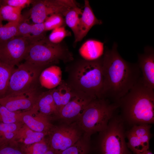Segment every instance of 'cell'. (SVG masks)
I'll use <instances>...</instances> for the list:
<instances>
[{
  "label": "cell",
  "mask_w": 154,
  "mask_h": 154,
  "mask_svg": "<svg viewBox=\"0 0 154 154\" xmlns=\"http://www.w3.org/2000/svg\"><path fill=\"white\" fill-rule=\"evenodd\" d=\"M102 23V20L98 19L95 16L89 1L85 0L84 9L80 17L79 35L74 42L81 41L93 26Z\"/></svg>",
  "instance_id": "cell-15"
},
{
  "label": "cell",
  "mask_w": 154,
  "mask_h": 154,
  "mask_svg": "<svg viewBox=\"0 0 154 154\" xmlns=\"http://www.w3.org/2000/svg\"><path fill=\"white\" fill-rule=\"evenodd\" d=\"M88 139L84 141L80 139L74 145L59 154H87L90 149Z\"/></svg>",
  "instance_id": "cell-29"
},
{
  "label": "cell",
  "mask_w": 154,
  "mask_h": 154,
  "mask_svg": "<svg viewBox=\"0 0 154 154\" xmlns=\"http://www.w3.org/2000/svg\"><path fill=\"white\" fill-rule=\"evenodd\" d=\"M48 134L47 133L34 131L23 124L16 133L14 141L17 140L23 142L26 145H29L42 141L44 139V137Z\"/></svg>",
  "instance_id": "cell-21"
},
{
  "label": "cell",
  "mask_w": 154,
  "mask_h": 154,
  "mask_svg": "<svg viewBox=\"0 0 154 154\" xmlns=\"http://www.w3.org/2000/svg\"><path fill=\"white\" fill-rule=\"evenodd\" d=\"M32 42L29 38L16 36L0 42V61L15 68L24 60Z\"/></svg>",
  "instance_id": "cell-8"
},
{
  "label": "cell",
  "mask_w": 154,
  "mask_h": 154,
  "mask_svg": "<svg viewBox=\"0 0 154 154\" xmlns=\"http://www.w3.org/2000/svg\"><path fill=\"white\" fill-rule=\"evenodd\" d=\"M22 112H11L0 104V123H7L22 122Z\"/></svg>",
  "instance_id": "cell-28"
},
{
  "label": "cell",
  "mask_w": 154,
  "mask_h": 154,
  "mask_svg": "<svg viewBox=\"0 0 154 154\" xmlns=\"http://www.w3.org/2000/svg\"><path fill=\"white\" fill-rule=\"evenodd\" d=\"M119 114L127 127L154 123V90L146 86L142 76L119 100Z\"/></svg>",
  "instance_id": "cell-2"
},
{
  "label": "cell",
  "mask_w": 154,
  "mask_h": 154,
  "mask_svg": "<svg viewBox=\"0 0 154 154\" xmlns=\"http://www.w3.org/2000/svg\"><path fill=\"white\" fill-rule=\"evenodd\" d=\"M50 148L44 139L40 142L26 145L22 151L24 154H44Z\"/></svg>",
  "instance_id": "cell-30"
},
{
  "label": "cell",
  "mask_w": 154,
  "mask_h": 154,
  "mask_svg": "<svg viewBox=\"0 0 154 154\" xmlns=\"http://www.w3.org/2000/svg\"><path fill=\"white\" fill-rule=\"evenodd\" d=\"M119 106L104 98H96L88 105L79 118V125L90 136L101 132L110 120L117 113Z\"/></svg>",
  "instance_id": "cell-4"
},
{
  "label": "cell",
  "mask_w": 154,
  "mask_h": 154,
  "mask_svg": "<svg viewBox=\"0 0 154 154\" xmlns=\"http://www.w3.org/2000/svg\"><path fill=\"white\" fill-rule=\"evenodd\" d=\"M152 125L144 124L134 125L127 129L126 138L127 146L133 154H137L149 149V141L152 136Z\"/></svg>",
  "instance_id": "cell-10"
},
{
  "label": "cell",
  "mask_w": 154,
  "mask_h": 154,
  "mask_svg": "<svg viewBox=\"0 0 154 154\" xmlns=\"http://www.w3.org/2000/svg\"><path fill=\"white\" fill-rule=\"evenodd\" d=\"M1 0H0V6L1 5Z\"/></svg>",
  "instance_id": "cell-38"
},
{
  "label": "cell",
  "mask_w": 154,
  "mask_h": 154,
  "mask_svg": "<svg viewBox=\"0 0 154 154\" xmlns=\"http://www.w3.org/2000/svg\"><path fill=\"white\" fill-rule=\"evenodd\" d=\"M22 8L8 5H1L0 6V15L3 20L9 22L19 23L24 21L21 14Z\"/></svg>",
  "instance_id": "cell-25"
},
{
  "label": "cell",
  "mask_w": 154,
  "mask_h": 154,
  "mask_svg": "<svg viewBox=\"0 0 154 154\" xmlns=\"http://www.w3.org/2000/svg\"><path fill=\"white\" fill-rule=\"evenodd\" d=\"M52 93L58 112L71 100L73 91L66 82L62 80L57 87L52 89Z\"/></svg>",
  "instance_id": "cell-19"
},
{
  "label": "cell",
  "mask_w": 154,
  "mask_h": 154,
  "mask_svg": "<svg viewBox=\"0 0 154 154\" xmlns=\"http://www.w3.org/2000/svg\"><path fill=\"white\" fill-rule=\"evenodd\" d=\"M74 59L72 54L60 43L51 42L46 37L33 41L24 60L25 62L46 68L60 61L68 62Z\"/></svg>",
  "instance_id": "cell-5"
},
{
  "label": "cell",
  "mask_w": 154,
  "mask_h": 154,
  "mask_svg": "<svg viewBox=\"0 0 154 154\" xmlns=\"http://www.w3.org/2000/svg\"><path fill=\"white\" fill-rule=\"evenodd\" d=\"M104 43L98 40H87L80 47L79 53L84 60L94 61L102 57L104 54Z\"/></svg>",
  "instance_id": "cell-17"
},
{
  "label": "cell",
  "mask_w": 154,
  "mask_h": 154,
  "mask_svg": "<svg viewBox=\"0 0 154 154\" xmlns=\"http://www.w3.org/2000/svg\"><path fill=\"white\" fill-rule=\"evenodd\" d=\"M38 112L48 116L52 114L56 115L57 110L54 101L52 89L41 92L35 106Z\"/></svg>",
  "instance_id": "cell-20"
},
{
  "label": "cell",
  "mask_w": 154,
  "mask_h": 154,
  "mask_svg": "<svg viewBox=\"0 0 154 154\" xmlns=\"http://www.w3.org/2000/svg\"><path fill=\"white\" fill-rule=\"evenodd\" d=\"M14 68L5 95L38 89L40 75L45 68L25 62Z\"/></svg>",
  "instance_id": "cell-7"
},
{
  "label": "cell",
  "mask_w": 154,
  "mask_h": 154,
  "mask_svg": "<svg viewBox=\"0 0 154 154\" xmlns=\"http://www.w3.org/2000/svg\"><path fill=\"white\" fill-rule=\"evenodd\" d=\"M14 68L0 61V98L6 94L10 78Z\"/></svg>",
  "instance_id": "cell-26"
},
{
  "label": "cell",
  "mask_w": 154,
  "mask_h": 154,
  "mask_svg": "<svg viewBox=\"0 0 154 154\" xmlns=\"http://www.w3.org/2000/svg\"><path fill=\"white\" fill-rule=\"evenodd\" d=\"M20 23L9 22L0 27V42L8 40L17 36Z\"/></svg>",
  "instance_id": "cell-27"
},
{
  "label": "cell",
  "mask_w": 154,
  "mask_h": 154,
  "mask_svg": "<svg viewBox=\"0 0 154 154\" xmlns=\"http://www.w3.org/2000/svg\"><path fill=\"white\" fill-rule=\"evenodd\" d=\"M66 81L72 90L94 98H102L104 78L102 57L94 61L84 59L68 66Z\"/></svg>",
  "instance_id": "cell-3"
},
{
  "label": "cell",
  "mask_w": 154,
  "mask_h": 154,
  "mask_svg": "<svg viewBox=\"0 0 154 154\" xmlns=\"http://www.w3.org/2000/svg\"><path fill=\"white\" fill-rule=\"evenodd\" d=\"M63 16L59 14H53L47 17L44 22L45 31L53 30L64 26L65 19Z\"/></svg>",
  "instance_id": "cell-31"
},
{
  "label": "cell",
  "mask_w": 154,
  "mask_h": 154,
  "mask_svg": "<svg viewBox=\"0 0 154 154\" xmlns=\"http://www.w3.org/2000/svg\"><path fill=\"white\" fill-rule=\"evenodd\" d=\"M127 128L118 113L110 120L106 128L100 132L98 149L99 154H133L125 140Z\"/></svg>",
  "instance_id": "cell-6"
},
{
  "label": "cell",
  "mask_w": 154,
  "mask_h": 154,
  "mask_svg": "<svg viewBox=\"0 0 154 154\" xmlns=\"http://www.w3.org/2000/svg\"><path fill=\"white\" fill-rule=\"evenodd\" d=\"M68 31L64 26L57 28L52 30L48 39L53 43H60L65 37L70 35V33Z\"/></svg>",
  "instance_id": "cell-32"
},
{
  "label": "cell",
  "mask_w": 154,
  "mask_h": 154,
  "mask_svg": "<svg viewBox=\"0 0 154 154\" xmlns=\"http://www.w3.org/2000/svg\"><path fill=\"white\" fill-rule=\"evenodd\" d=\"M0 154H24L22 151L7 145L0 147Z\"/></svg>",
  "instance_id": "cell-34"
},
{
  "label": "cell",
  "mask_w": 154,
  "mask_h": 154,
  "mask_svg": "<svg viewBox=\"0 0 154 154\" xmlns=\"http://www.w3.org/2000/svg\"><path fill=\"white\" fill-rule=\"evenodd\" d=\"M31 10V18L35 24L43 23L50 15L57 14L56 7L48 0L34 1Z\"/></svg>",
  "instance_id": "cell-16"
},
{
  "label": "cell",
  "mask_w": 154,
  "mask_h": 154,
  "mask_svg": "<svg viewBox=\"0 0 154 154\" xmlns=\"http://www.w3.org/2000/svg\"><path fill=\"white\" fill-rule=\"evenodd\" d=\"M41 93L37 89L7 95L0 98V104L11 112L27 111L35 106Z\"/></svg>",
  "instance_id": "cell-11"
},
{
  "label": "cell",
  "mask_w": 154,
  "mask_h": 154,
  "mask_svg": "<svg viewBox=\"0 0 154 154\" xmlns=\"http://www.w3.org/2000/svg\"><path fill=\"white\" fill-rule=\"evenodd\" d=\"M49 134L50 148L56 154H59L74 145L80 136L79 130L72 126L53 127Z\"/></svg>",
  "instance_id": "cell-9"
},
{
  "label": "cell",
  "mask_w": 154,
  "mask_h": 154,
  "mask_svg": "<svg viewBox=\"0 0 154 154\" xmlns=\"http://www.w3.org/2000/svg\"><path fill=\"white\" fill-rule=\"evenodd\" d=\"M73 91L70 101L58 111L56 116L58 117L67 120L78 119L88 105L96 98Z\"/></svg>",
  "instance_id": "cell-12"
},
{
  "label": "cell",
  "mask_w": 154,
  "mask_h": 154,
  "mask_svg": "<svg viewBox=\"0 0 154 154\" xmlns=\"http://www.w3.org/2000/svg\"><path fill=\"white\" fill-rule=\"evenodd\" d=\"M78 7L72 8L66 13L65 23L72 31L75 40L77 38L79 33L80 19L82 11Z\"/></svg>",
  "instance_id": "cell-24"
},
{
  "label": "cell",
  "mask_w": 154,
  "mask_h": 154,
  "mask_svg": "<svg viewBox=\"0 0 154 154\" xmlns=\"http://www.w3.org/2000/svg\"><path fill=\"white\" fill-rule=\"evenodd\" d=\"M44 154H56L54 151L50 148Z\"/></svg>",
  "instance_id": "cell-35"
},
{
  "label": "cell",
  "mask_w": 154,
  "mask_h": 154,
  "mask_svg": "<svg viewBox=\"0 0 154 154\" xmlns=\"http://www.w3.org/2000/svg\"><path fill=\"white\" fill-rule=\"evenodd\" d=\"M137 64L144 84L154 90V50L152 47H145L143 54H138Z\"/></svg>",
  "instance_id": "cell-13"
},
{
  "label": "cell",
  "mask_w": 154,
  "mask_h": 154,
  "mask_svg": "<svg viewBox=\"0 0 154 154\" xmlns=\"http://www.w3.org/2000/svg\"><path fill=\"white\" fill-rule=\"evenodd\" d=\"M137 154H153L149 149L144 151Z\"/></svg>",
  "instance_id": "cell-36"
},
{
  "label": "cell",
  "mask_w": 154,
  "mask_h": 154,
  "mask_svg": "<svg viewBox=\"0 0 154 154\" xmlns=\"http://www.w3.org/2000/svg\"><path fill=\"white\" fill-rule=\"evenodd\" d=\"M114 42L106 48L102 56L104 81L102 98L118 104L142 76L137 63L129 62L119 53Z\"/></svg>",
  "instance_id": "cell-1"
},
{
  "label": "cell",
  "mask_w": 154,
  "mask_h": 154,
  "mask_svg": "<svg viewBox=\"0 0 154 154\" xmlns=\"http://www.w3.org/2000/svg\"><path fill=\"white\" fill-rule=\"evenodd\" d=\"M23 124L22 122L0 123V147L14 142L15 134Z\"/></svg>",
  "instance_id": "cell-23"
},
{
  "label": "cell",
  "mask_w": 154,
  "mask_h": 154,
  "mask_svg": "<svg viewBox=\"0 0 154 154\" xmlns=\"http://www.w3.org/2000/svg\"><path fill=\"white\" fill-rule=\"evenodd\" d=\"M48 118L38 112L34 106L30 110L22 112L21 122L34 131L49 134L53 127Z\"/></svg>",
  "instance_id": "cell-14"
},
{
  "label": "cell",
  "mask_w": 154,
  "mask_h": 154,
  "mask_svg": "<svg viewBox=\"0 0 154 154\" xmlns=\"http://www.w3.org/2000/svg\"><path fill=\"white\" fill-rule=\"evenodd\" d=\"M45 31L44 23L31 25L24 21L19 24L17 37L40 39L45 37Z\"/></svg>",
  "instance_id": "cell-22"
},
{
  "label": "cell",
  "mask_w": 154,
  "mask_h": 154,
  "mask_svg": "<svg viewBox=\"0 0 154 154\" xmlns=\"http://www.w3.org/2000/svg\"><path fill=\"white\" fill-rule=\"evenodd\" d=\"M34 0H1V5H8L15 7L23 8L32 3Z\"/></svg>",
  "instance_id": "cell-33"
},
{
  "label": "cell",
  "mask_w": 154,
  "mask_h": 154,
  "mask_svg": "<svg viewBox=\"0 0 154 154\" xmlns=\"http://www.w3.org/2000/svg\"><path fill=\"white\" fill-rule=\"evenodd\" d=\"M62 72L59 67L51 66L42 71L40 76L39 81L42 86L52 89L61 83L62 80Z\"/></svg>",
  "instance_id": "cell-18"
},
{
  "label": "cell",
  "mask_w": 154,
  "mask_h": 154,
  "mask_svg": "<svg viewBox=\"0 0 154 154\" xmlns=\"http://www.w3.org/2000/svg\"><path fill=\"white\" fill-rule=\"evenodd\" d=\"M3 21V20L0 15V27L3 25L2 23Z\"/></svg>",
  "instance_id": "cell-37"
}]
</instances>
